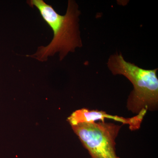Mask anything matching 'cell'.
<instances>
[{
    "label": "cell",
    "mask_w": 158,
    "mask_h": 158,
    "mask_svg": "<svg viewBox=\"0 0 158 158\" xmlns=\"http://www.w3.org/2000/svg\"><path fill=\"white\" fill-rule=\"evenodd\" d=\"M27 2L29 6L38 9L43 19L52 30L53 37L48 45L39 47L35 53L27 56L44 62L47 61L49 57L59 53V60L61 61L69 53L82 47L79 24L81 12L75 1H68L64 15L57 13L52 6L43 0H30Z\"/></svg>",
    "instance_id": "1"
},
{
    "label": "cell",
    "mask_w": 158,
    "mask_h": 158,
    "mask_svg": "<svg viewBox=\"0 0 158 158\" xmlns=\"http://www.w3.org/2000/svg\"><path fill=\"white\" fill-rule=\"evenodd\" d=\"M107 65L114 75L123 76L132 84L134 89L128 96L127 103L129 111L138 114L143 110H157V68H141L127 61L121 53L111 55Z\"/></svg>",
    "instance_id": "2"
},
{
    "label": "cell",
    "mask_w": 158,
    "mask_h": 158,
    "mask_svg": "<svg viewBox=\"0 0 158 158\" xmlns=\"http://www.w3.org/2000/svg\"><path fill=\"white\" fill-rule=\"evenodd\" d=\"M122 126L100 122L71 127L91 158H119L116 155L115 140Z\"/></svg>",
    "instance_id": "3"
},
{
    "label": "cell",
    "mask_w": 158,
    "mask_h": 158,
    "mask_svg": "<svg viewBox=\"0 0 158 158\" xmlns=\"http://www.w3.org/2000/svg\"><path fill=\"white\" fill-rule=\"evenodd\" d=\"M147 111L142 110L136 116L131 118L108 114L103 111L90 110L87 108H82L74 111L67 118V121L71 126L83 123H94L97 120L105 122V119H112L121 123L122 124H128L131 131L139 130L141 127L144 116Z\"/></svg>",
    "instance_id": "4"
}]
</instances>
